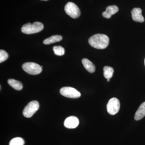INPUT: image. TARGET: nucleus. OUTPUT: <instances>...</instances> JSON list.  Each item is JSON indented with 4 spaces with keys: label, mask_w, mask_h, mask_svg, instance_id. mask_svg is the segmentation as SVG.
<instances>
[{
    "label": "nucleus",
    "mask_w": 145,
    "mask_h": 145,
    "mask_svg": "<svg viewBox=\"0 0 145 145\" xmlns=\"http://www.w3.org/2000/svg\"><path fill=\"white\" fill-rule=\"evenodd\" d=\"M53 50L54 54L57 56H63L65 54L64 48L60 46L53 47Z\"/></svg>",
    "instance_id": "f3484780"
},
{
    "label": "nucleus",
    "mask_w": 145,
    "mask_h": 145,
    "mask_svg": "<svg viewBox=\"0 0 145 145\" xmlns=\"http://www.w3.org/2000/svg\"><path fill=\"white\" fill-rule=\"evenodd\" d=\"M82 63L86 70L90 73H93L95 71V66L93 63L89 60L84 59L82 60Z\"/></svg>",
    "instance_id": "f8f14e48"
},
{
    "label": "nucleus",
    "mask_w": 145,
    "mask_h": 145,
    "mask_svg": "<svg viewBox=\"0 0 145 145\" xmlns=\"http://www.w3.org/2000/svg\"><path fill=\"white\" fill-rule=\"evenodd\" d=\"M60 93L63 96L70 99H78L81 96V93L79 91L70 87L62 88L60 89Z\"/></svg>",
    "instance_id": "423d86ee"
},
{
    "label": "nucleus",
    "mask_w": 145,
    "mask_h": 145,
    "mask_svg": "<svg viewBox=\"0 0 145 145\" xmlns=\"http://www.w3.org/2000/svg\"><path fill=\"white\" fill-rule=\"evenodd\" d=\"M22 68L25 72L30 75H38L42 71L41 67L34 63H25L23 65Z\"/></svg>",
    "instance_id": "7ed1b4c3"
},
{
    "label": "nucleus",
    "mask_w": 145,
    "mask_h": 145,
    "mask_svg": "<svg viewBox=\"0 0 145 145\" xmlns=\"http://www.w3.org/2000/svg\"><path fill=\"white\" fill-rule=\"evenodd\" d=\"M145 116V102L140 105L139 108L135 112V119L136 121H139L144 118Z\"/></svg>",
    "instance_id": "9b49d317"
},
{
    "label": "nucleus",
    "mask_w": 145,
    "mask_h": 145,
    "mask_svg": "<svg viewBox=\"0 0 145 145\" xmlns=\"http://www.w3.org/2000/svg\"><path fill=\"white\" fill-rule=\"evenodd\" d=\"M133 20L135 22L143 23L144 22V18L142 15V9L140 8H134L131 10Z\"/></svg>",
    "instance_id": "1a4fd4ad"
},
{
    "label": "nucleus",
    "mask_w": 145,
    "mask_h": 145,
    "mask_svg": "<svg viewBox=\"0 0 145 145\" xmlns=\"http://www.w3.org/2000/svg\"><path fill=\"white\" fill-rule=\"evenodd\" d=\"M119 8L116 5L109 6L106 8V11L103 13V16L106 19L111 18L112 16L116 14L119 11Z\"/></svg>",
    "instance_id": "9d476101"
},
{
    "label": "nucleus",
    "mask_w": 145,
    "mask_h": 145,
    "mask_svg": "<svg viewBox=\"0 0 145 145\" xmlns=\"http://www.w3.org/2000/svg\"><path fill=\"white\" fill-rule=\"evenodd\" d=\"M104 75L107 79H110L112 78L114 73V69L112 67L109 66H105L104 67Z\"/></svg>",
    "instance_id": "2eb2a0df"
},
{
    "label": "nucleus",
    "mask_w": 145,
    "mask_h": 145,
    "mask_svg": "<svg viewBox=\"0 0 145 145\" xmlns=\"http://www.w3.org/2000/svg\"><path fill=\"white\" fill-rule=\"evenodd\" d=\"M120 103L119 100L116 98H112L107 105V110L109 114L114 115L119 111Z\"/></svg>",
    "instance_id": "0eeeda50"
},
{
    "label": "nucleus",
    "mask_w": 145,
    "mask_h": 145,
    "mask_svg": "<svg viewBox=\"0 0 145 145\" xmlns=\"http://www.w3.org/2000/svg\"></svg>",
    "instance_id": "412c9836"
},
{
    "label": "nucleus",
    "mask_w": 145,
    "mask_h": 145,
    "mask_svg": "<svg viewBox=\"0 0 145 145\" xmlns=\"http://www.w3.org/2000/svg\"><path fill=\"white\" fill-rule=\"evenodd\" d=\"M24 141L21 137H16L10 140L9 145H24Z\"/></svg>",
    "instance_id": "dca6fc26"
},
{
    "label": "nucleus",
    "mask_w": 145,
    "mask_h": 145,
    "mask_svg": "<svg viewBox=\"0 0 145 145\" xmlns=\"http://www.w3.org/2000/svg\"><path fill=\"white\" fill-rule=\"evenodd\" d=\"M65 12L71 18H79L81 15L80 10L78 6L72 2L68 3L65 7Z\"/></svg>",
    "instance_id": "20e7f679"
},
{
    "label": "nucleus",
    "mask_w": 145,
    "mask_h": 145,
    "mask_svg": "<svg viewBox=\"0 0 145 145\" xmlns=\"http://www.w3.org/2000/svg\"><path fill=\"white\" fill-rule=\"evenodd\" d=\"M79 124V119L75 116H70L67 117L64 123L65 127L68 129L75 128Z\"/></svg>",
    "instance_id": "6e6552de"
},
{
    "label": "nucleus",
    "mask_w": 145,
    "mask_h": 145,
    "mask_svg": "<svg viewBox=\"0 0 145 145\" xmlns=\"http://www.w3.org/2000/svg\"><path fill=\"white\" fill-rule=\"evenodd\" d=\"M62 39V36L60 35H54L44 40L43 41V44L46 45L51 44L57 42L61 41Z\"/></svg>",
    "instance_id": "ddd939ff"
},
{
    "label": "nucleus",
    "mask_w": 145,
    "mask_h": 145,
    "mask_svg": "<svg viewBox=\"0 0 145 145\" xmlns=\"http://www.w3.org/2000/svg\"><path fill=\"white\" fill-rule=\"evenodd\" d=\"M39 108V103L37 101L29 102L24 109L23 112L24 116L26 118H30L38 110Z\"/></svg>",
    "instance_id": "39448f33"
},
{
    "label": "nucleus",
    "mask_w": 145,
    "mask_h": 145,
    "mask_svg": "<svg viewBox=\"0 0 145 145\" xmlns=\"http://www.w3.org/2000/svg\"><path fill=\"white\" fill-rule=\"evenodd\" d=\"M44 28L43 24L40 22H34L33 24L30 23L25 24L22 27L21 31L25 34H30L38 33Z\"/></svg>",
    "instance_id": "f03ea898"
},
{
    "label": "nucleus",
    "mask_w": 145,
    "mask_h": 145,
    "mask_svg": "<svg viewBox=\"0 0 145 145\" xmlns=\"http://www.w3.org/2000/svg\"><path fill=\"white\" fill-rule=\"evenodd\" d=\"M107 82H110V79H107Z\"/></svg>",
    "instance_id": "6ab92c4d"
},
{
    "label": "nucleus",
    "mask_w": 145,
    "mask_h": 145,
    "mask_svg": "<svg viewBox=\"0 0 145 145\" xmlns=\"http://www.w3.org/2000/svg\"><path fill=\"white\" fill-rule=\"evenodd\" d=\"M41 1H48V0H41Z\"/></svg>",
    "instance_id": "aec40b11"
},
{
    "label": "nucleus",
    "mask_w": 145,
    "mask_h": 145,
    "mask_svg": "<svg viewBox=\"0 0 145 145\" xmlns=\"http://www.w3.org/2000/svg\"><path fill=\"white\" fill-rule=\"evenodd\" d=\"M88 42L91 46L99 49L106 48L109 42V39L106 35L103 34H96L90 37Z\"/></svg>",
    "instance_id": "f257e3e1"
},
{
    "label": "nucleus",
    "mask_w": 145,
    "mask_h": 145,
    "mask_svg": "<svg viewBox=\"0 0 145 145\" xmlns=\"http://www.w3.org/2000/svg\"><path fill=\"white\" fill-rule=\"evenodd\" d=\"M8 84L14 89L16 90H21L23 88L22 83L14 79H8L7 81Z\"/></svg>",
    "instance_id": "4468645a"
},
{
    "label": "nucleus",
    "mask_w": 145,
    "mask_h": 145,
    "mask_svg": "<svg viewBox=\"0 0 145 145\" xmlns=\"http://www.w3.org/2000/svg\"><path fill=\"white\" fill-rule=\"evenodd\" d=\"M8 54L3 50H0V63H1L6 61L8 58Z\"/></svg>",
    "instance_id": "a211bd4d"
}]
</instances>
